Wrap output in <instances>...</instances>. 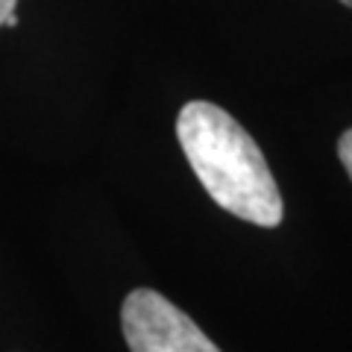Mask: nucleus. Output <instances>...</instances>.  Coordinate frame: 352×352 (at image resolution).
Listing matches in <instances>:
<instances>
[{
	"label": "nucleus",
	"mask_w": 352,
	"mask_h": 352,
	"mask_svg": "<svg viewBox=\"0 0 352 352\" xmlns=\"http://www.w3.org/2000/svg\"><path fill=\"white\" fill-rule=\"evenodd\" d=\"M176 138L208 197L247 223L279 226L282 194L264 153L238 120L214 103L191 100L176 118Z\"/></svg>",
	"instance_id": "obj_1"
},
{
	"label": "nucleus",
	"mask_w": 352,
	"mask_h": 352,
	"mask_svg": "<svg viewBox=\"0 0 352 352\" xmlns=\"http://www.w3.org/2000/svg\"><path fill=\"white\" fill-rule=\"evenodd\" d=\"M129 352H220L185 311L150 288L132 291L120 308Z\"/></svg>",
	"instance_id": "obj_2"
},
{
	"label": "nucleus",
	"mask_w": 352,
	"mask_h": 352,
	"mask_svg": "<svg viewBox=\"0 0 352 352\" xmlns=\"http://www.w3.org/2000/svg\"><path fill=\"white\" fill-rule=\"evenodd\" d=\"M338 156H340V162H344V168L349 173V179H352V129H346L344 135H340V141H338Z\"/></svg>",
	"instance_id": "obj_3"
},
{
	"label": "nucleus",
	"mask_w": 352,
	"mask_h": 352,
	"mask_svg": "<svg viewBox=\"0 0 352 352\" xmlns=\"http://www.w3.org/2000/svg\"><path fill=\"white\" fill-rule=\"evenodd\" d=\"M15 6H18V0H0V27H3L6 18L15 12Z\"/></svg>",
	"instance_id": "obj_4"
},
{
	"label": "nucleus",
	"mask_w": 352,
	"mask_h": 352,
	"mask_svg": "<svg viewBox=\"0 0 352 352\" xmlns=\"http://www.w3.org/2000/svg\"><path fill=\"white\" fill-rule=\"evenodd\" d=\"M6 27H18V15H15V12L6 18Z\"/></svg>",
	"instance_id": "obj_5"
},
{
	"label": "nucleus",
	"mask_w": 352,
	"mask_h": 352,
	"mask_svg": "<svg viewBox=\"0 0 352 352\" xmlns=\"http://www.w3.org/2000/svg\"><path fill=\"white\" fill-rule=\"evenodd\" d=\"M340 3H344V6H349V9H352V0H340Z\"/></svg>",
	"instance_id": "obj_6"
}]
</instances>
